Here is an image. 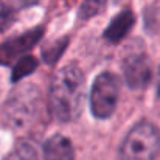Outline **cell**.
<instances>
[{"label":"cell","mask_w":160,"mask_h":160,"mask_svg":"<svg viewBox=\"0 0 160 160\" xmlns=\"http://www.w3.org/2000/svg\"><path fill=\"white\" fill-rule=\"evenodd\" d=\"M124 79L131 89H143L151 79V64L145 54H132L123 65Z\"/></svg>","instance_id":"cell-5"},{"label":"cell","mask_w":160,"mask_h":160,"mask_svg":"<svg viewBox=\"0 0 160 160\" xmlns=\"http://www.w3.org/2000/svg\"><path fill=\"white\" fill-rule=\"evenodd\" d=\"M3 160H38V152L30 143H19Z\"/></svg>","instance_id":"cell-8"},{"label":"cell","mask_w":160,"mask_h":160,"mask_svg":"<svg viewBox=\"0 0 160 160\" xmlns=\"http://www.w3.org/2000/svg\"><path fill=\"white\" fill-rule=\"evenodd\" d=\"M160 149V134L151 123L135 124L120 148V160H156Z\"/></svg>","instance_id":"cell-2"},{"label":"cell","mask_w":160,"mask_h":160,"mask_svg":"<svg viewBox=\"0 0 160 160\" xmlns=\"http://www.w3.org/2000/svg\"><path fill=\"white\" fill-rule=\"evenodd\" d=\"M34 67H36V61L33 58H25V59L19 61V64H17V67L14 70V79H19V78L25 76L27 73L33 72Z\"/></svg>","instance_id":"cell-9"},{"label":"cell","mask_w":160,"mask_h":160,"mask_svg":"<svg viewBox=\"0 0 160 160\" xmlns=\"http://www.w3.org/2000/svg\"><path fill=\"white\" fill-rule=\"evenodd\" d=\"M9 23H11V14L9 12H0V30L8 28Z\"/></svg>","instance_id":"cell-11"},{"label":"cell","mask_w":160,"mask_h":160,"mask_svg":"<svg viewBox=\"0 0 160 160\" xmlns=\"http://www.w3.org/2000/svg\"><path fill=\"white\" fill-rule=\"evenodd\" d=\"M101 2L103 0H86V3L81 8V17L95 16L100 11V8H101Z\"/></svg>","instance_id":"cell-10"},{"label":"cell","mask_w":160,"mask_h":160,"mask_svg":"<svg viewBox=\"0 0 160 160\" xmlns=\"http://www.w3.org/2000/svg\"><path fill=\"white\" fill-rule=\"evenodd\" d=\"M134 25V16L131 11H123L120 12L107 27L106 33V39H109L110 42H120L131 30V27Z\"/></svg>","instance_id":"cell-7"},{"label":"cell","mask_w":160,"mask_h":160,"mask_svg":"<svg viewBox=\"0 0 160 160\" xmlns=\"http://www.w3.org/2000/svg\"><path fill=\"white\" fill-rule=\"evenodd\" d=\"M41 93L34 84H25L17 87L8 98L5 113L6 120L14 128H23L30 124L39 112Z\"/></svg>","instance_id":"cell-3"},{"label":"cell","mask_w":160,"mask_h":160,"mask_svg":"<svg viewBox=\"0 0 160 160\" xmlns=\"http://www.w3.org/2000/svg\"><path fill=\"white\" fill-rule=\"evenodd\" d=\"M159 92H160V86H159Z\"/></svg>","instance_id":"cell-12"},{"label":"cell","mask_w":160,"mask_h":160,"mask_svg":"<svg viewBox=\"0 0 160 160\" xmlns=\"http://www.w3.org/2000/svg\"><path fill=\"white\" fill-rule=\"evenodd\" d=\"M86 95L84 73L78 65L62 67L52 81L50 109L56 120L73 121L79 117Z\"/></svg>","instance_id":"cell-1"},{"label":"cell","mask_w":160,"mask_h":160,"mask_svg":"<svg viewBox=\"0 0 160 160\" xmlns=\"http://www.w3.org/2000/svg\"><path fill=\"white\" fill-rule=\"evenodd\" d=\"M118 79L112 73H100L92 86L90 92V107L97 118H109L118 101Z\"/></svg>","instance_id":"cell-4"},{"label":"cell","mask_w":160,"mask_h":160,"mask_svg":"<svg viewBox=\"0 0 160 160\" xmlns=\"http://www.w3.org/2000/svg\"><path fill=\"white\" fill-rule=\"evenodd\" d=\"M44 160H75L72 142L64 135H52L44 145Z\"/></svg>","instance_id":"cell-6"}]
</instances>
